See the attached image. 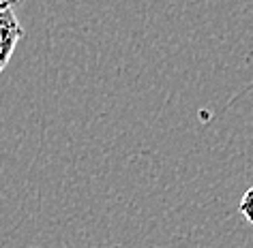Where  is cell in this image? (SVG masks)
I'll return each instance as SVG.
<instances>
[{
	"label": "cell",
	"mask_w": 253,
	"mask_h": 248,
	"mask_svg": "<svg viewBox=\"0 0 253 248\" xmlns=\"http://www.w3.org/2000/svg\"><path fill=\"white\" fill-rule=\"evenodd\" d=\"M22 36H24V30L20 26V22H17L13 9L0 11V73L7 69Z\"/></svg>",
	"instance_id": "obj_1"
},
{
	"label": "cell",
	"mask_w": 253,
	"mask_h": 248,
	"mask_svg": "<svg viewBox=\"0 0 253 248\" xmlns=\"http://www.w3.org/2000/svg\"><path fill=\"white\" fill-rule=\"evenodd\" d=\"M238 210H240V214H243L245 218L253 225V186H251V188L243 195V199H240Z\"/></svg>",
	"instance_id": "obj_2"
}]
</instances>
